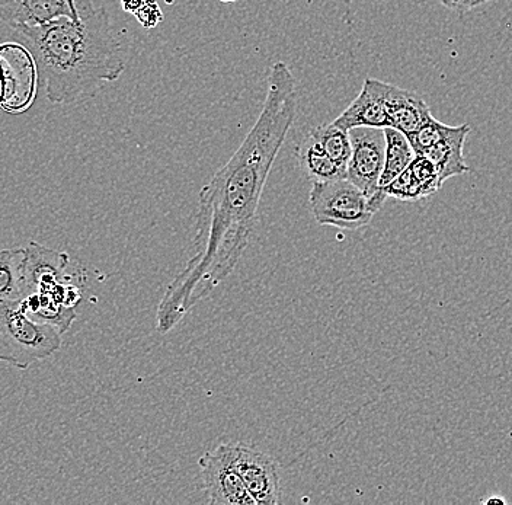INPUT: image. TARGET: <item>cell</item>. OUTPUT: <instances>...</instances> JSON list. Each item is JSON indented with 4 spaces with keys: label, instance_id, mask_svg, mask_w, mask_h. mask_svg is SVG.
<instances>
[{
    "label": "cell",
    "instance_id": "cell-2",
    "mask_svg": "<svg viewBox=\"0 0 512 505\" xmlns=\"http://www.w3.org/2000/svg\"><path fill=\"white\" fill-rule=\"evenodd\" d=\"M15 31L30 50L40 85L53 104L94 97L126 70L107 11L94 8L91 0L83 2L79 18L63 17Z\"/></svg>",
    "mask_w": 512,
    "mask_h": 505
},
{
    "label": "cell",
    "instance_id": "cell-23",
    "mask_svg": "<svg viewBox=\"0 0 512 505\" xmlns=\"http://www.w3.org/2000/svg\"><path fill=\"white\" fill-rule=\"evenodd\" d=\"M491 2V0H467V9L472 11V9L478 8V6L485 5V3Z\"/></svg>",
    "mask_w": 512,
    "mask_h": 505
},
{
    "label": "cell",
    "instance_id": "cell-17",
    "mask_svg": "<svg viewBox=\"0 0 512 505\" xmlns=\"http://www.w3.org/2000/svg\"><path fill=\"white\" fill-rule=\"evenodd\" d=\"M448 129H450V126L431 117L421 129L416 130L415 133L408 134L406 137H408L409 143H411L416 155H424L428 149L437 145L446 136Z\"/></svg>",
    "mask_w": 512,
    "mask_h": 505
},
{
    "label": "cell",
    "instance_id": "cell-12",
    "mask_svg": "<svg viewBox=\"0 0 512 505\" xmlns=\"http://www.w3.org/2000/svg\"><path fill=\"white\" fill-rule=\"evenodd\" d=\"M470 133V126H450L446 136L424 153L425 158L430 159L437 168L441 182H446L453 177L470 172L469 165L464 159V143Z\"/></svg>",
    "mask_w": 512,
    "mask_h": 505
},
{
    "label": "cell",
    "instance_id": "cell-9",
    "mask_svg": "<svg viewBox=\"0 0 512 505\" xmlns=\"http://www.w3.org/2000/svg\"><path fill=\"white\" fill-rule=\"evenodd\" d=\"M85 0H0V19L14 30L80 17Z\"/></svg>",
    "mask_w": 512,
    "mask_h": 505
},
{
    "label": "cell",
    "instance_id": "cell-15",
    "mask_svg": "<svg viewBox=\"0 0 512 505\" xmlns=\"http://www.w3.org/2000/svg\"><path fill=\"white\" fill-rule=\"evenodd\" d=\"M384 136H386V161H384L382 177H380V188L386 187L395 178H398L411 165L416 156L408 137L402 131L386 127Z\"/></svg>",
    "mask_w": 512,
    "mask_h": 505
},
{
    "label": "cell",
    "instance_id": "cell-8",
    "mask_svg": "<svg viewBox=\"0 0 512 505\" xmlns=\"http://www.w3.org/2000/svg\"><path fill=\"white\" fill-rule=\"evenodd\" d=\"M198 466L210 504L256 505L239 473L216 449L204 453Z\"/></svg>",
    "mask_w": 512,
    "mask_h": 505
},
{
    "label": "cell",
    "instance_id": "cell-6",
    "mask_svg": "<svg viewBox=\"0 0 512 505\" xmlns=\"http://www.w3.org/2000/svg\"><path fill=\"white\" fill-rule=\"evenodd\" d=\"M350 136L352 152L347 178L366 194L371 209L377 213L387 198L380 188V177L386 161L384 129L357 127L350 131Z\"/></svg>",
    "mask_w": 512,
    "mask_h": 505
},
{
    "label": "cell",
    "instance_id": "cell-22",
    "mask_svg": "<svg viewBox=\"0 0 512 505\" xmlns=\"http://www.w3.org/2000/svg\"><path fill=\"white\" fill-rule=\"evenodd\" d=\"M146 0H121V6L127 14L136 15V12L142 8Z\"/></svg>",
    "mask_w": 512,
    "mask_h": 505
},
{
    "label": "cell",
    "instance_id": "cell-24",
    "mask_svg": "<svg viewBox=\"0 0 512 505\" xmlns=\"http://www.w3.org/2000/svg\"><path fill=\"white\" fill-rule=\"evenodd\" d=\"M483 504L485 505H505L507 504V501L504 500V498L501 497H494V498H488V500L483 501Z\"/></svg>",
    "mask_w": 512,
    "mask_h": 505
},
{
    "label": "cell",
    "instance_id": "cell-5",
    "mask_svg": "<svg viewBox=\"0 0 512 505\" xmlns=\"http://www.w3.org/2000/svg\"><path fill=\"white\" fill-rule=\"evenodd\" d=\"M309 201L313 217L322 226L357 230L367 226L376 214L366 194L348 178L313 182Z\"/></svg>",
    "mask_w": 512,
    "mask_h": 505
},
{
    "label": "cell",
    "instance_id": "cell-18",
    "mask_svg": "<svg viewBox=\"0 0 512 505\" xmlns=\"http://www.w3.org/2000/svg\"><path fill=\"white\" fill-rule=\"evenodd\" d=\"M409 168L421 187L422 197L432 196L443 187L437 168L424 155H416Z\"/></svg>",
    "mask_w": 512,
    "mask_h": 505
},
{
    "label": "cell",
    "instance_id": "cell-19",
    "mask_svg": "<svg viewBox=\"0 0 512 505\" xmlns=\"http://www.w3.org/2000/svg\"><path fill=\"white\" fill-rule=\"evenodd\" d=\"M386 197H393L399 201H416L422 197L421 187L412 174L411 168H406L398 178H395L389 185L382 188Z\"/></svg>",
    "mask_w": 512,
    "mask_h": 505
},
{
    "label": "cell",
    "instance_id": "cell-25",
    "mask_svg": "<svg viewBox=\"0 0 512 505\" xmlns=\"http://www.w3.org/2000/svg\"><path fill=\"white\" fill-rule=\"evenodd\" d=\"M222 2H233V0H222Z\"/></svg>",
    "mask_w": 512,
    "mask_h": 505
},
{
    "label": "cell",
    "instance_id": "cell-1",
    "mask_svg": "<svg viewBox=\"0 0 512 505\" xmlns=\"http://www.w3.org/2000/svg\"><path fill=\"white\" fill-rule=\"evenodd\" d=\"M271 166L235 152L201 188L195 217L194 254L169 283L156 313V328L168 334L230 276L251 242Z\"/></svg>",
    "mask_w": 512,
    "mask_h": 505
},
{
    "label": "cell",
    "instance_id": "cell-11",
    "mask_svg": "<svg viewBox=\"0 0 512 505\" xmlns=\"http://www.w3.org/2000/svg\"><path fill=\"white\" fill-rule=\"evenodd\" d=\"M341 129L351 131L357 127H390L389 115L384 107L379 79L367 78L358 97L334 121Z\"/></svg>",
    "mask_w": 512,
    "mask_h": 505
},
{
    "label": "cell",
    "instance_id": "cell-10",
    "mask_svg": "<svg viewBox=\"0 0 512 505\" xmlns=\"http://www.w3.org/2000/svg\"><path fill=\"white\" fill-rule=\"evenodd\" d=\"M380 91L390 127L402 131L405 136L421 129L432 117L430 107L415 92L380 81Z\"/></svg>",
    "mask_w": 512,
    "mask_h": 505
},
{
    "label": "cell",
    "instance_id": "cell-4",
    "mask_svg": "<svg viewBox=\"0 0 512 505\" xmlns=\"http://www.w3.org/2000/svg\"><path fill=\"white\" fill-rule=\"evenodd\" d=\"M62 347V332L56 326L35 321L24 302L0 303V361L16 369L53 356Z\"/></svg>",
    "mask_w": 512,
    "mask_h": 505
},
{
    "label": "cell",
    "instance_id": "cell-21",
    "mask_svg": "<svg viewBox=\"0 0 512 505\" xmlns=\"http://www.w3.org/2000/svg\"><path fill=\"white\" fill-rule=\"evenodd\" d=\"M441 5L446 6L450 11L459 12V14H464V12H469L467 9V0H438Z\"/></svg>",
    "mask_w": 512,
    "mask_h": 505
},
{
    "label": "cell",
    "instance_id": "cell-7",
    "mask_svg": "<svg viewBox=\"0 0 512 505\" xmlns=\"http://www.w3.org/2000/svg\"><path fill=\"white\" fill-rule=\"evenodd\" d=\"M216 450L239 473L256 505L281 503L280 473L272 457L245 444H220Z\"/></svg>",
    "mask_w": 512,
    "mask_h": 505
},
{
    "label": "cell",
    "instance_id": "cell-20",
    "mask_svg": "<svg viewBox=\"0 0 512 505\" xmlns=\"http://www.w3.org/2000/svg\"><path fill=\"white\" fill-rule=\"evenodd\" d=\"M134 17H136L143 28L152 30V28L158 27L160 22L163 21V12L156 0H146Z\"/></svg>",
    "mask_w": 512,
    "mask_h": 505
},
{
    "label": "cell",
    "instance_id": "cell-14",
    "mask_svg": "<svg viewBox=\"0 0 512 505\" xmlns=\"http://www.w3.org/2000/svg\"><path fill=\"white\" fill-rule=\"evenodd\" d=\"M27 248L0 251V303L16 302L24 297Z\"/></svg>",
    "mask_w": 512,
    "mask_h": 505
},
{
    "label": "cell",
    "instance_id": "cell-13",
    "mask_svg": "<svg viewBox=\"0 0 512 505\" xmlns=\"http://www.w3.org/2000/svg\"><path fill=\"white\" fill-rule=\"evenodd\" d=\"M297 158H299L300 166L307 177L313 182H325L341 180L347 178V171L342 169L338 163L332 161L319 143L313 139L312 134L307 133L303 142L297 149Z\"/></svg>",
    "mask_w": 512,
    "mask_h": 505
},
{
    "label": "cell",
    "instance_id": "cell-3",
    "mask_svg": "<svg viewBox=\"0 0 512 505\" xmlns=\"http://www.w3.org/2000/svg\"><path fill=\"white\" fill-rule=\"evenodd\" d=\"M70 257L31 242L25 264L24 302L35 321L56 326L62 334L76 319L82 300V274L69 273Z\"/></svg>",
    "mask_w": 512,
    "mask_h": 505
},
{
    "label": "cell",
    "instance_id": "cell-16",
    "mask_svg": "<svg viewBox=\"0 0 512 505\" xmlns=\"http://www.w3.org/2000/svg\"><path fill=\"white\" fill-rule=\"evenodd\" d=\"M309 133L322 147L323 152L347 171L352 152L350 131L341 129L335 123H331L316 127V129L310 130Z\"/></svg>",
    "mask_w": 512,
    "mask_h": 505
}]
</instances>
